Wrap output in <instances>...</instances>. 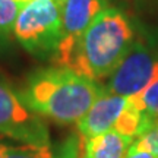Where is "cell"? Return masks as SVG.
<instances>
[{
	"mask_svg": "<svg viewBox=\"0 0 158 158\" xmlns=\"http://www.w3.org/2000/svg\"><path fill=\"white\" fill-rule=\"evenodd\" d=\"M104 92V85L64 68L37 70L22 86L19 98L41 117L60 124L78 123Z\"/></svg>",
	"mask_w": 158,
	"mask_h": 158,
	"instance_id": "1",
	"label": "cell"
},
{
	"mask_svg": "<svg viewBox=\"0 0 158 158\" xmlns=\"http://www.w3.org/2000/svg\"><path fill=\"white\" fill-rule=\"evenodd\" d=\"M133 41L127 16L116 7H104L81 37L66 69L100 82L113 73Z\"/></svg>",
	"mask_w": 158,
	"mask_h": 158,
	"instance_id": "2",
	"label": "cell"
},
{
	"mask_svg": "<svg viewBox=\"0 0 158 158\" xmlns=\"http://www.w3.org/2000/svg\"><path fill=\"white\" fill-rule=\"evenodd\" d=\"M63 0H31L23 6L13 25V35L25 50L50 59L62 29Z\"/></svg>",
	"mask_w": 158,
	"mask_h": 158,
	"instance_id": "3",
	"label": "cell"
},
{
	"mask_svg": "<svg viewBox=\"0 0 158 158\" xmlns=\"http://www.w3.org/2000/svg\"><path fill=\"white\" fill-rule=\"evenodd\" d=\"M158 75V50L136 40L122 62L108 76L104 91L122 97H133L147 88Z\"/></svg>",
	"mask_w": 158,
	"mask_h": 158,
	"instance_id": "4",
	"label": "cell"
},
{
	"mask_svg": "<svg viewBox=\"0 0 158 158\" xmlns=\"http://www.w3.org/2000/svg\"><path fill=\"white\" fill-rule=\"evenodd\" d=\"M0 135L25 145H50L44 118L31 111L5 81H0Z\"/></svg>",
	"mask_w": 158,
	"mask_h": 158,
	"instance_id": "5",
	"label": "cell"
},
{
	"mask_svg": "<svg viewBox=\"0 0 158 158\" xmlns=\"http://www.w3.org/2000/svg\"><path fill=\"white\" fill-rule=\"evenodd\" d=\"M104 7V0H63L60 38L48 59L53 66L66 69L81 37Z\"/></svg>",
	"mask_w": 158,
	"mask_h": 158,
	"instance_id": "6",
	"label": "cell"
},
{
	"mask_svg": "<svg viewBox=\"0 0 158 158\" xmlns=\"http://www.w3.org/2000/svg\"><path fill=\"white\" fill-rule=\"evenodd\" d=\"M127 101L129 97L108 94L104 91L92 104V107L85 113L84 117L76 123L78 133L85 139H89L108 130H113L117 118L127 106Z\"/></svg>",
	"mask_w": 158,
	"mask_h": 158,
	"instance_id": "7",
	"label": "cell"
},
{
	"mask_svg": "<svg viewBox=\"0 0 158 158\" xmlns=\"http://www.w3.org/2000/svg\"><path fill=\"white\" fill-rule=\"evenodd\" d=\"M85 143L86 139L75 133L57 145L6 147L5 158H85Z\"/></svg>",
	"mask_w": 158,
	"mask_h": 158,
	"instance_id": "8",
	"label": "cell"
},
{
	"mask_svg": "<svg viewBox=\"0 0 158 158\" xmlns=\"http://www.w3.org/2000/svg\"><path fill=\"white\" fill-rule=\"evenodd\" d=\"M133 141V138L124 136L116 130H108L86 139L85 158H124Z\"/></svg>",
	"mask_w": 158,
	"mask_h": 158,
	"instance_id": "9",
	"label": "cell"
},
{
	"mask_svg": "<svg viewBox=\"0 0 158 158\" xmlns=\"http://www.w3.org/2000/svg\"><path fill=\"white\" fill-rule=\"evenodd\" d=\"M130 100L152 127V124L158 120V75L145 89L138 95L130 97Z\"/></svg>",
	"mask_w": 158,
	"mask_h": 158,
	"instance_id": "10",
	"label": "cell"
},
{
	"mask_svg": "<svg viewBox=\"0 0 158 158\" xmlns=\"http://www.w3.org/2000/svg\"><path fill=\"white\" fill-rule=\"evenodd\" d=\"M23 6L18 0H0V38H9L13 32L18 13Z\"/></svg>",
	"mask_w": 158,
	"mask_h": 158,
	"instance_id": "11",
	"label": "cell"
},
{
	"mask_svg": "<svg viewBox=\"0 0 158 158\" xmlns=\"http://www.w3.org/2000/svg\"><path fill=\"white\" fill-rule=\"evenodd\" d=\"M135 142L139 147L145 148L148 151H151L152 154L158 155V120L152 124V127L148 130L147 133L139 136Z\"/></svg>",
	"mask_w": 158,
	"mask_h": 158,
	"instance_id": "12",
	"label": "cell"
},
{
	"mask_svg": "<svg viewBox=\"0 0 158 158\" xmlns=\"http://www.w3.org/2000/svg\"><path fill=\"white\" fill-rule=\"evenodd\" d=\"M124 158H158V155H155V154H152L151 151L139 147L136 142H133Z\"/></svg>",
	"mask_w": 158,
	"mask_h": 158,
	"instance_id": "13",
	"label": "cell"
},
{
	"mask_svg": "<svg viewBox=\"0 0 158 158\" xmlns=\"http://www.w3.org/2000/svg\"><path fill=\"white\" fill-rule=\"evenodd\" d=\"M5 151H6V145L3 142H0V158H5Z\"/></svg>",
	"mask_w": 158,
	"mask_h": 158,
	"instance_id": "14",
	"label": "cell"
}]
</instances>
